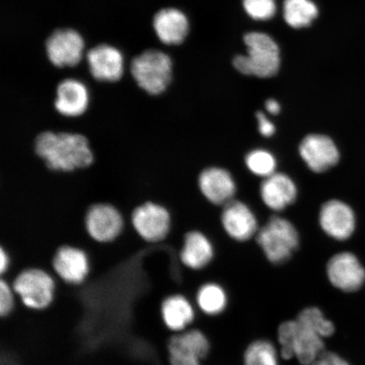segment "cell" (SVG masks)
Wrapping results in <instances>:
<instances>
[{"mask_svg": "<svg viewBox=\"0 0 365 365\" xmlns=\"http://www.w3.org/2000/svg\"><path fill=\"white\" fill-rule=\"evenodd\" d=\"M34 149L48 170L53 172L85 170L95 160L88 137L78 132L44 130L36 135Z\"/></svg>", "mask_w": 365, "mask_h": 365, "instance_id": "6da1fadb", "label": "cell"}, {"mask_svg": "<svg viewBox=\"0 0 365 365\" xmlns=\"http://www.w3.org/2000/svg\"><path fill=\"white\" fill-rule=\"evenodd\" d=\"M7 279L11 282L19 305L26 312H48L56 303L58 280L53 272L45 267L21 268Z\"/></svg>", "mask_w": 365, "mask_h": 365, "instance_id": "7a4b0ae2", "label": "cell"}, {"mask_svg": "<svg viewBox=\"0 0 365 365\" xmlns=\"http://www.w3.org/2000/svg\"><path fill=\"white\" fill-rule=\"evenodd\" d=\"M130 74L137 86L150 96L161 95L170 86L173 77V61L161 50H145L132 58Z\"/></svg>", "mask_w": 365, "mask_h": 365, "instance_id": "3957f363", "label": "cell"}, {"mask_svg": "<svg viewBox=\"0 0 365 365\" xmlns=\"http://www.w3.org/2000/svg\"><path fill=\"white\" fill-rule=\"evenodd\" d=\"M277 336L282 359L295 358L302 365H312L325 352L323 337L297 319L281 324Z\"/></svg>", "mask_w": 365, "mask_h": 365, "instance_id": "277c9868", "label": "cell"}, {"mask_svg": "<svg viewBox=\"0 0 365 365\" xmlns=\"http://www.w3.org/2000/svg\"><path fill=\"white\" fill-rule=\"evenodd\" d=\"M257 240L268 261L276 264L289 261L299 245V232L293 223L280 217L269 219L259 230Z\"/></svg>", "mask_w": 365, "mask_h": 365, "instance_id": "5b68a950", "label": "cell"}, {"mask_svg": "<svg viewBox=\"0 0 365 365\" xmlns=\"http://www.w3.org/2000/svg\"><path fill=\"white\" fill-rule=\"evenodd\" d=\"M247 47L250 76L270 78L277 74L281 65L280 50L271 36L253 31L245 36Z\"/></svg>", "mask_w": 365, "mask_h": 365, "instance_id": "8992f818", "label": "cell"}, {"mask_svg": "<svg viewBox=\"0 0 365 365\" xmlns=\"http://www.w3.org/2000/svg\"><path fill=\"white\" fill-rule=\"evenodd\" d=\"M50 267L57 280L71 287L84 284L91 271L88 254L71 245H63L54 250Z\"/></svg>", "mask_w": 365, "mask_h": 365, "instance_id": "52a82bcc", "label": "cell"}, {"mask_svg": "<svg viewBox=\"0 0 365 365\" xmlns=\"http://www.w3.org/2000/svg\"><path fill=\"white\" fill-rule=\"evenodd\" d=\"M131 225L136 234L148 243L156 244L166 239L171 227V216L162 204L145 202L133 210Z\"/></svg>", "mask_w": 365, "mask_h": 365, "instance_id": "ba28073f", "label": "cell"}, {"mask_svg": "<svg viewBox=\"0 0 365 365\" xmlns=\"http://www.w3.org/2000/svg\"><path fill=\"white\" fill-rule=\"evenodd\" d=\"M166 348L170 365H202L210 352V342L202 331L187 329L173 334Z\"/></svg>", "mask_w": 365, "mask_h": 365, "instance_id": "9c48e42d", "label": "cell"}, {"mask_svg": "<svg viewBox=\"0 0 365 365\" xmlns=\"http://www.w3.org/2000/svg\"><path fill=\"white\" fill-rule=\"evenodd\" d=\"M84 225L91 240L99 244H108L120 235L124 218L115 205L98 202L91 205L86 211Z\"/></svg>", "mask_w": 365, "mask_h": 365, "instance_id": "30bf717a", "label": "cell"}, {"mask_svg": "<svg viewBox=\"0 0 365 365\" xmlns=\"http://www.w3.org/2000/svg\"><path fill=\"white\" fill-rule=\"evenodd\" d=\"M85 41L78 31L59 29L45 42V50L50 63L58 68L75 67L81 61Z\"/></svg>", "mask_w": 365, "mask_h": 365, "instance_id": "8fae6325", "label": "cell"}, {"mask_svg": "<svg viewBox=\"0 0 365 365\" xmlns=\"http://www.w3.org/2000/svg\"><path fill=\"white\" fill-rule=\"evenodd\" d=\"M299 154L309 170L317 173L331 170L340 158L334 141L329 136L319 134L304 137L299 145Z\"/></svg>", "mask_w": 365, "mask_h": 365, "instance_id": "7c38bea8", "label": "cell"}, {"mask_svg": "<svg viewBox=\"0 0 365 365\" xmlns=\"http://www.w3.org/2000/svg\"><path fill=\"white\" fill-rule=\"evenodd\" d=\"M91 76L103 82H116L125 71L124 56L110 44L101 43L91 48L86 54Z\"/></svg>", "mask_w": 365, "mask_h": 365, "instance_id": "4fadbf2b", "label": "cell"}, {"mask_svg": "<svg viewBox=\"0 0 365 365\" xmlns=\"http://www.w3.org/2000/svg\"><path fill=\"white\" fill-rule=\"evenodd\" d=\"M328 279L331 284L346 293L361 289L365 282V270L357 257L350 252L336 254L327 266Z\"/></svg>", "mask_w": 365, "mask_h": 365, "instance_id": "5bb4252c", "label": "cell"}, {"mask_svg": "<svg viewBox=\"0 0 365 365\" xmlns=\"http://www.w3.org/2000/svg\"><path fill=\"white\" fill-rule=\"evenodd\" d=\"M322 230L332 239L346 240L355 230V215L352 208L339 200H331L322 205L319 215Z\"/></svg>", "mask_w": 365, "mask_h": 365, "instance_id": "9a60e30c", "label": "cell"}, {"mask_svg": "<svg viewBox=\"0 0 365 365\" xmlns=\"http://www.w3.org/2000/svg\"><path fill=\"white\" fill-rule=\"evenodd\" d=\"M53 106L61 115L78 118L88 111L90 95L83 82L74 78L61 81L57 86Z\"/></svg>", "mask_w": 365, "mask_h": 365, "instance_id": "2e32d148", "label": "cell"}, {"mask_svg": "<svg viewBox=\"0 0 365 365\" xmlns=\"http://www.w3.org/2000/svg\"><path fill=\"white\" fill-rule=\"evenodd\" d=\"M221 219L227 234L237 241H247L259 231L255 214L247 205L240 200H232L225 205Z\"/></svg>", "mask_w": 365, "mask_h": 365, "instance_id": "e0dca14e", "label": "cell"}, {"mask_svg": "<svg viewBox=\"0 0 365 365\" xmlns=\"http://www.w3.org/2000/svg\"><path fill=\"white\" fill-rule=\"evenodd\" d=\"M200 191L208 202L223 205L235 200L236 184L231 173L225 168L212 167L205 168L199 176Z\"/></svg>", "mask_w": 365, "mask_h": 365, "instance_id": "ac0fdd59", "label": "cell"}, {"mask_svg": "<svg viewBox=\"0 0 365 365\" xmlns=\"http://www.w3.org/2000/svg\"><path fill=\"white\" fill-rule=\"evenodd\" d=\"M153 29L162 43L180 45L190 33V21L179 9L163 8L154 14Z\"/></svg>", "mask_w": 365, "mask_h": 365, "instance_id": "d6986e66", "label": "cell"}, {"mask_svg": "<svg viewBox=\"0 0 365 365\" xmlns=\"http://www.w3.org/2000/svg\"><path fill=\"white\" fill-rule=\"evenodd\" d=\"M159 314L163 327L173 334L189 329L195 318L192 304L180 294L164 297L159 304Z\"/></svg>", "mask_w": 365, "mask_h": 365, "instance_id": "ffe728a7", "label": "cell"}, {"mask_svg": "<svg viewBox=\"0 0 365 365\" xmlns=\"http://www.w3.org/2000/svg\"><path fill=\"white\" fill-rule=\"evenodd\" d=\"M259 192L264 204L275 212L284 211L298 196L294 180L285 173L277 172L264 179Z\"/></svg>", "mask_w": 365, "mask_h": 365, "instance_id": "44dd1931", "label": "cell"}, {"mask_svg": "<svg viewBox=\"0 0 365 365\" xmlns=\"http://www.w3.org/2000/svg\"><path fill=\"white\" fill-rule=\"evenodd\" d=\"M214 257V249L207 236L198 231L186 234L180 254V259L191 270H202Z\"/></svg>", "mask_w": 365, "mask_h": 365, "instance_id": "7402d4cb", "label": "cell"}, {"mask_svg": "<svg viewBox=\"0 0 365 365\" xmlns=\"http://www.w3.org/2000/svg\"><path fill=\"white\" fill-rule=\"evenodd\" d=\"M319 10L312 0H285L284 17L287 24L299 29L312 25L317 19Z\"/></svg>", "mask_w": 365, "mask_h": 365, "instance_id": "603a6c76", "label": "cell"}, {"mask_svg": "<svg viewBox=\"0 0 365 365\" xmlns=\"http://www.w3.org/2000/svg\"><path fill=\"white\" fill-rule=\"evenodd\" d=\"M196 303L202 312L208 316H217L225 312L227 296L225 289L217 284H205L196 294Z\"/></svg>", "mask_w": 365, "mask_h": 365, "instance_id": "cb8c5ba5", "label": "cell"}, {"mask_svg": "<svg viewBox=\"0 0 365 365\" xmlns=\"http://www.w3.org/2000/svg\"><path fill=\"white\" fill-rule=\"evenodd\" d=\"M244 363L245 365H279V359L272 342L257 340L245 350Z\"/></svg>", "mask_w": 365, "mask_h": 365, "instance_id": "d4e9b609", "label": "cell"}, {"mask_svg": "<svg viewBox=\"0 0 365 365\" xmlns=\"http://www.w3.org/2000/svg\"><path fill=\"white\" fill-rule=\"evenodd\" d=\"M246 166L255 175L266 178L276 173L277 160L269 150L257 149L251 150L245 158Z\"/></svg>", "mask_w": 365, "mask_h": 365, "instance_id": "484cf974", "label": "cell"}, {"mask_svg": "<svg viewBox=\"0 0 365 365\" xmlns=\"http://www.w3.org/2000/svg\"><path fill=\"white\" fill-rule=\"evenodd\" d=\"M296 319L316 331L323 339L332 336L335 332V327L333 323L324 316L321 309L317 307L303 309Z\"/></svg>", "mask_w": 365, "mask_h": 365, "instance_id": "4316f807", "label": "cell"}, {"mask_svg": "<svg viewBox=\"0 0 365 365\" xmlns=\"http://www.w3.org/2000/svg\"><path fill=\"white\" fill-rule=\"evenodd\" d=\"M246 14L255 21L271 20L277 12L276 0H243Z\"/></svg>", "mask_w": 365, "mask_h": 365, "instance_id": "83f0119b", "label": "cell"}, {"mask_svg": "<svg viewBox=\"0 0 365 365\" xmlns=\"http://www.w3.org/2000/svg\"><path fill=\"white\" fill-rule=\"evenodd\" d=\"M19 307V301L7 278L0 279V317L7 319L13 316Z\"/></svg>", "mask_w": 365, "mask_h": 365, "instance_id": "f1b7e54d", "label": "cell"}, {"mask_svg": "<svg viewBox=\"0 0 365 365\" xmlns=\"http://www.w3.org/2000/svg\"><path fill=\"white\" fill-rule=\"evenodd\" d=\"M312 365H350L339 354L332 352H323Z\"/></svg>", "mask_w": 365, "mask_h": 365, "instance_id": "f546056e", "label": "cell"}, {"mask_svg": "<svg viewBox=\"0 0 365 365\" xmlns=\"http://www.w3.org/2000/svg\"><path fill=\"white\" fill-rule=\"evenodd\" d=\"M257 118L258 121V128L259 133L264 137H271L275 133V126L272 124V122L268 120L266 114L262 112H259L257 114Z\"/></svg>", "mask_w": 365, "mask_h": 365, "instance_id": "4dcf8cb0", "label": "cell"}, {"mask_svg": "<svg viewBox=\"0 0 365 365\" xmlns=\"http://www.w3.org/2000/svg\"><path fill=\"white\" fill-rule=\"evenodd\" d=\"M266 109L269 113L277 115L281 111V106L276 100L269 99L266 103Z\"/></svg>", "mask_w": 365, "mask_h": 365, "instance_id": "1f68e13d", "label": "cell"}]
</instances>
